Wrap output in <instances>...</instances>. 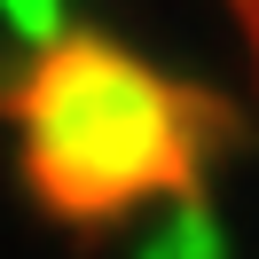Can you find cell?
<instances>
[{
	"instance_id": "cell-2",
	"label": "cell",
	"mask_w": 259,
	"mask_h": 259,
	"mask_svg": "<svg viewBox=\"0 0 259 259\" xmlns=\"http://www.w3.org/2000/svg\"><path fill=\"white\" fill-rule=\"evenodd\" d=\"M228 16H236V32H243V55H251V71H259V0H220Z\"/></svg>"
},
{
	"instance_id": "cell-1",
	"label": "cell",
	"mask_w": 259,
	"mask_h": 259,
	"mask_svg": "<svg viewBox=\"0 0 259 259\" xmlns=\"http://www.w3.org/2000/svg\"><path fill=\"white\" fill-rule=\"evenodd\" d=\"M228 118L220 95L87 24L39 39L0 87L16 181L63 236H126L196 204L236 134Z\"/></svg>"
}]
</instances>
